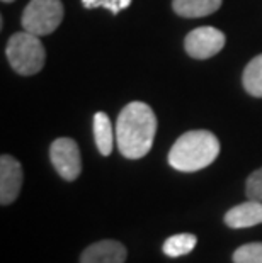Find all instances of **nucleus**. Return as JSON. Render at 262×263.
I'll use <instances>...</instances> for the list:
<instances>
[{"instance_id": "15", "label": "nucleus", "mask_w": 262, "mask_h": 263, "mask_svg": "<svg viewBox=\"0 0 262 263\" xmlns=\"http://www.w3.org/2000/svg\"><path fill=\"white\" fill-rule=\"evenodd\" d=\"M133 0H82V5L85 9H108L111 14L118 15L123 9L130 7Z\"/></svg>"}, {"instance_id": "9", "label": "nucleus", "mask_w": 262, "mask_h": 263, "mask_svg": "<svg viewBox=\"0 0 262 263\" xmlns=\"http://www.w3.org/2000/svg\"><path fill=\"white\" fill-rule=\"evenodd\" d=\"M262 222V202L249 199L247 202L232 207L225 214V224L232 229L252 228Z\"/></svg>"}, {"instance_id": "4", "label": "nucleus", "mask_w": 262, "mask_h": 263, "mask_svg": "<svg viewBox=\"0 0 262 263\" xmlns=\"http://www.w3.org/2000/svg\"><path fill=\"white\" fill-rule=\"evenodd\" d=\"M63 21L61 0H31L22 12V27L36 36H48Z\"/></svg>"}, {"instance_id": "2", "label": "nucleus", "mask_w": 262, "mask_h": 263, "mask_svg": "<svg viewBox=\"0 0 262 263\" xmlns=\"http://www.w3.org/2000/svg\"><path fill=\"white\" fill-rule=\"evenodd\" d=\"M220 155V141L213 133L198 129L184 133L169 151V165L179 172H198Z\"/></svg>"}, {"instance_id": "6", "label": "nucleus", "mask_w": 262, "mask_h": 263, "mask_svg": "<svg viewBox=\"0 0 262 263\" xmlns=\"http://www.w3.org/2000/svg\"><path fill=\"white\" fill-rule=\"evenodd\" d=\"M226 37L216 27L204 26L193 29L184 39V48L189 57L196 60H208L225 48Z\"/></svg>"}, {"instance_id": "8", "label": "nucleus", "mask_w": 262, "mask_h": 263, "mask_svg": "<svg viewBox=\"0 0 262 263\" xmlns=\"http://www.w3.org/2000/svg\"><path fill=\"white\" fill-rule=\"evenodd\" d=\"M126 255V248L123 243L114 239H102L83 250L80 263H125Z\"/></svg>"}, {"instance_id": "3", "label": "nucleus", "mask_w": 262, "mask_h": 263, "mask_svg": "<svg viewBox=\"0 0 262 263\" xmlns=\"http://www.w3.org/2000/svg\"><path fill=\"white\" fill-rule=\"evenodd\" d=\"M5 54L14 71L24 77L36 75L43 70L46 61V51L40 41V36L27 31L15 32L10 36L5 46Z\"/></svg>"}, {"instance_id": "1", "label": "nucleus", "mask_w": 262, "mask_h": 263, "mask_svg": "<svg viewBox=\"0 0 262 263\" xmlns=\"http://www.w3.org/2000/svg\"><path fill=\"white\" fill-rule=\"evenodd\" d=\"M155 134L157 117L148 104L131 102L123 107L116 121V143L125 158H143L152 149Z\"/></svg>"}, {"instance_id": "10", "label": "nucleus", "mask_w": 262, "mask_h": 263, "mask_svg": "<svg viewBox=\"0 0 262 263\" xmlns=\"http://www.w3.org/2000/svg\"><path fill=\"white\" fill-rule=\"evenodd\" d=\"M172 7L181 17H206L221 7V0H174Z\"/></svg>"}, {"instance_id": "7", "label": "nucleus", "mask_w": 262, "mask_h": 263, "mask_svg": "<svg viewBox=\"0 0 262 263\" xmlns=\"http://www.w3.org/2000/svg\"><path fill=\"white\" fill-rule=\"evenodd\" d=\"M22 187V166L14 156L2 155L0 158V204H12Z\"/></svg>"}, {"instance_id": "11", "label": "nucleus", "mask_w": 262, "mask_h": 263, "mask_svg": "<svg viewBox=\"0 0 262 263\" xmlns=\"http://www.w3.org/2000/svg\"><path fill=\"white\" fill-rule=\"evenodd\" d=\"M94 139L102 156H109L114 146V133L109 116L106 112H96L94 116Z\"/></svg>"}, {"instance_id": "17", "label": "nucleus", "mask_w": 262, "mask_h": 263, "mask_svg": "<svg viewBox=\"0 0 262 263\" xmlns=\"http://www.w3.org/2000/svg\"><path fill=\"white\" fill-rule=\"evenodd\" d=\"M2 2H5V4H10V2H14V0H2Z\"/></svg>"}, {"instance_id": "16", "label": "nucleus", "mask_w": 262, "mask_h": 263, "mask_svg": "<svg viewBox=\"0 0 262 263\" xmlns=\"http://www.w3.org/2000/svg\"><path fill=\"white\" fill-rule=\"evenodd\" d=\"M245 195H247V199L262 202V168L249 175L247 183H245Z\"/></svg>"}, {"instance_id": "13", "label": "nucleus", "mask_w": 262, "mask_h": 263, "mask_svg": "<svg viewBox=\"0 0 262 263\" xmlns=\"http://www.w3.org/2000/svg\"><path fill=\"white\" fill-rule=\"evenodd\" d=\"M198 245V238L191 233H181L176 234V236H170L165 239L164 246V253L170 258H177V256H184L187 253H191L194 250V246Z\"/></svg>"}, {"instance_id": "14", "label": "nucleus", "mask_w": 262, "mask_h": 263, "mask_svg": "<svg viewBox=\"0 0 262 263\" xmlns=\"http://www.w3.org/2000/svg\"><path fill=\"white\" fill-rule=\"evenodd\" d=\"M233 263H262V243L238 246L233 253Z\"/></svg>"}, {"instance_id": "5", "label": "nucleus", "mask_w": 262, "mask_h": 263, "mask_svg": "<svg viewBox=\"0 0 262 263\" xmlns=\"http://www.w3.org/2000/svg\"><path fill=\"white\" fill-rule=\"evenodd\" d=\"M49 158L58 175L66 182H74L82 172L79 144L72 138H58L49 146Z\"/></svg>"}, {"instance_id": "12", "label": "nucleus", "mask_w": 262, "mask_h": 263, "mask_svg": "<svg viewBox=\"0 0 262 263\" xmlns=\"http://www.w3.org/2000/svg\"><path fill=\"white\" fill-rule=\"evenodd\" d=\"M242 83L249 95L262 99V54H257L247 63L242 73Z\"/></svg>"}]
</instances>
